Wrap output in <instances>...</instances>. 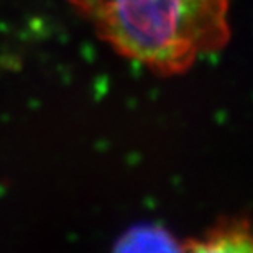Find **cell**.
Here are the masks:
<instances>
[{
    "mask_svg": "<svg viewBox=\"0 0 253 253\" xmlns=\"http://www.w3.org/2000/svg\"><path fill=\"white\" fill-rule=\"evenodd\" d=\"M189 252H253V224L244 219H227L199 239L181 245Z\"/></svg>",
    "mask_w": 253,
    "mask_h": 253,
    "instance_id": "obj_2",
    "label": "cell"
},
{
    "mask_svg": "<svg viewBox=\"0 0 253 253\" xmlns=\"http://www.w3.org/2000/svg\"><path fill=\"white\" fill-rule=\"evenodd\" d=\"M120 240L122 242L119 244V249L122 250H181L173 235L163 229L153 227L133 229Z\"/></svg>",
    "mask_w": 253,
    "mask_h": 253,
    "instance_id": "obj_3",
    "label": "cell"
},
{
    "mask_svg": "<svg viewBox=\"0 0 253 253\" xmlns=\"http://www.w3.org/2000/svg\"><path fill=\"white\" fill-rule=\"evenodd\" d=\"M115 53L178 76L230 40V0H69Z\"/></svg>",
    "mask_w": 253,
    "mask_h": 253,
    "instance_id": "obj_1",
    "label": "cell"
}]
</instances>
